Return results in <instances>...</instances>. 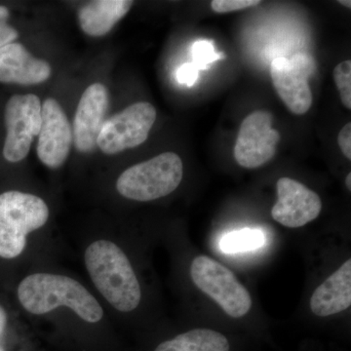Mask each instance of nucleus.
I'll return each mask as SVG.
<instances>
[{"instance_id": "obj_22", "label": "nucleus", "mask_w": 351, "mask_h": 351, "mask_svg": "<svg viewBox=\"0 0 351 351\" xmlns=\"http://www.w3.org/2000/svg\"><path fill=\"white\" fill-rule=\"evenodd\" d=\"M10 11L5 6L0 5V48L13 43L19 38V32L12 25H8Z\"/></svg>"}, {"instance_id": "obj_8", "label": "nucleus", "mask_w": 351, "mask_h": 351, "mask_svg": "<svg viewBox=\"0 0 351 351\" xmlns=\"http://www.w3.org/2000/svg\"><path fill=\"white\" fill-rule=\"evenodd\" d=\"M313 58L297 54L290 59L276 58L270 66V75L276 93L291 112L302 115L313 105L309 76L315 71Z\"/></svg>"}, {"instance_id": "obj_11", "label": "nucleus", "mask_w": 351, "mask_h": 351, "mask_svg": "<svg viewBox=\"0 0 351 351\" xmlns=\"http://www.w3.org/2000/svg\"><path fill=\"white\" fill-rule=\"evenodd\" d=\"M277 199L272 207L274 221L286 228H301L314 221L322 210V201L315 191L302 182L283 177L277 181Z\"/></svg>"}, {"instance_id": "obj_26", "label": "nucleus", "mask_w": 351, "mask_h": 351, "mask_svg": "<svg viewBox=\"0 0 351 351\" xmlns=\"http://www.w3.org/2000/svg\"><path fill=\"white\" fill-rule=\"evenodd\" d=\"M339 3L341 4V5L348 7V8H350L351 7V2L350 0H348V1H346V0H339Z\"/></svg>"}, {"instance_id": "obj_1", "label": "nucleus", "mask_w": 351, "mask_h": 351, "mask_svg": "<svg viewBox=\"0 0 351 351\" xmlns=\"http://www.w3.org/2000/svg\"><path fill=\"white\" fill-rule=\"evenodd\" d=\"M16 307L34 329L76 339L105 338L112 320L86 280L54 262L29 267L13 284Z\"/></svg>"}, {"instance_id": "obj_4", "label": "nucleus", "mask_w": 351, "mask_h": 351, "mask_svg": "<svg viewBox=\"0 0 351 351\" xmlns=\"http://www.w3.org/2000/svg\"><path fill=\"white\" fill-rule=\"evenodd\" d=\"M182 177L181 157L175 152H163L127 168L117 177L114 188L123 199L151 202L174 193L181 184Z\"/></svg>"}, {"instance_id": "obj_16", "label": "nucleus", "mask_w": 351, "mask_h": 351, "mask_svg": "<svg viewBox=\"0 0 351 351\" xmlns=\"http://www.w3.org/2000/svg\"><path fill=\"white\" fill-rule=\"evenodd\" d=\"M36 332L19 311L14 313L0 301V351H12L16 346L36 348Z\"/></svg>"}, {"instance_id": "obj_2", "label": "nucleus", "mask_w": 351, "mask_h": 351, "mask_svg": "<svg viewBox=\"0 0 351 351\" xmlns=\"http://www.w3.org/2000/svg\"><path fill=\"white\" fill-rule=\"evenodd\" d=\"M86 282L113 319H130L145 302V286L128 239L112 228L86 232L77 239Z\"/></svg>"}, {"instance_id": "obj_10", "label": "nucleus", "mask_w": 351, "mask_h": 351, "mask_svg": "<svg viewBox=\"0 0 351 351\" xmlns=\"http://www.w3.org/2000/svg\"><path fill=\"white\" fill-rule=\"evenodd\" d=\"M41 119L36 147L39 160L50 169H59L71 152L73 129L63 108L52 98L46 99L41 106Z\"/></svg>"}, {"instance_id": "obj_25", "label": "nucleus", "mask_w": 351, "mask_h": 351, "mask_svg": "<svg viewBox=\"0 0 351 351\" xmlns=\"http://www.w3.org/2000/svg\"><path fill=\"white\" fill-rule=\"evenodd\" d=\"M346 188L348 189V191H351V174H350V173H348V176H346Z\"/></svg>"}, {"instance_id": "obj_9", "label": "nucleus", "mask_w": 351, "mask_h": 351, "mask_svg": "<svg viewBox=\"0 0 351 351\" xmlns=\"http://www.w3.org/2000/svg\"><path fill=\"white\" fill-rule=\"evenodd\" d=\"M271 124V113L267 110H256L243 120L234 147L235 160L240 166L254 169L274 158L280 135Z\"/></svg>"}, {"instance_id": "obj_13", "label": "nucleus", "mask_w": 351, "mask_h": 351, "mask_svg": "<svg viewBox=\"0 0 351 351\" xmlns=\"http://www.w3.org/2000/svg\"><path fill=\"white\" fill-rule=\"evenodd\" d=\"M50 76V64L32 56L22 44L13 43L0 48V82L34 85Z\"/></svg>"}, {"instance_id": "obj_6", "label": "nucleus", "mask_w": 351, "mask_h": 351, "mask_svg": "<svg viewBox=\"0 0 351 351\" xmlns=\"http://www.w3.org/2000/svg\"><path fill=\"white\" fill-rule=\"evenodd\" d=\"M156 120V110L147 101L133 104L106 120L97 147L108 156H114L144 144Z\"/></svg>"}, {"instance_id": "obj_5", "label": "nucleus", "mask_w": 351, "mask_h": 351, "mask_svg": "<svg viewBox=\"0 0 351 351\" xmlns=\"http://www.w3.org/2000/svg\"><path fill=\"white\" fill-rule=\"evenodd\" d=\"M191 277L196 287L212 298L230 317H243L250 311V293L232 270L213 258L207 256L193 258Z\"/></svg>"}, {"instance_id": "obj_3", "label": "nucleus", "mask_w": 351, "mask_h": 351, "mask_svg": "<svg viewBox=\"0 0 351 351\" xmlns=\"http://www.w3.org/2000/svg\"><path fill=\"white\" fill-rule=\"evenodd\" d=\"M51 216L49 204L40 195L17 189L0 193V262L20 267V274L54 262L57 245L51 235Z\"/></svg>"}, {"instance_id": "obj_21", "label": "nucleus", "mask_w": 351, "mask_h": 351, "mask_svg": "<svg viewBox=\"0 0 351 351\" xmlns=\"http://www.w3.org/2000/svg\"><path fill=\"white\" fill-rule=\"evenodd\" d=\"M260 3L258 0H214L211 2V7L214 12L223 14L243 10Z\"/></svg>"}, {"instance_id": "obj_23", "label": "nucleus", "mask_w": 351, "mask_h": 351, "mask_svg": "<svg viewBox=\"0 0 351 351\" xmlns=\"http://www.w3.org/2000/svg\"><path fill=\"white\" fill-rule=\"evenodd\" d=\"M198 76H199V69L196 68L193 63H186L182 64L178 69L176 73L178 82L181 84L186 85L188 87L193 86L197 82Z\"/></svg>"}, {"instance_id": "obj_18", "label": "nucleus", "mask_w": 351, "mask_h": 351, "mask_svg": "<svg viewBox=\"0 0 351 351\" xmlns=\"http://www.w3.org/2000/svg\"><path fill=\"white\" fill-rule=\"evenodd\" d=\"M263 241H265V237L261 230L245 228L239 232L226 234L221 239L219 246L223 253L235 254L260 248Z\"/></svg>"}, {"instance_id": "obj_20", "label": "nucleus", "mask_w": 351, "mask_h": 351, "mask_svg": "<svg viewBox=\"0 0 351 351\" xmlns=\"http://www.w3.org/2000/svg\"><path fill=\"white\" fill-rule=\"evenodd\" d=\"M193 64L199 69H206L210 64L223 58V53L217 52L213 44L209 41H196L191 47Z\"/></svg>"}, {"instance_id": "obj_7", "label": "nucleus", "mask_w": 351, "mask_h": 351, "mask_svg": "<svg viewBox=\"0 0 351 351\" xmlns=\"http://www.w3.org/2000/svg\"><path fill=\"white\" fill-rule=\"evenodd\" d=\"M7 135L3 156L8 162L24 160L31 149L32 140L41 128V103L36 95H16L7 101L5 112Z\"/></svg>"}, {"instance_id": "obj_19", "label": "nucleus", "mask_w": 351, "mask_h": 351, "mask_svg": "<svg viewBox=\"0 0 351 351\" xmlns=\"http://www.w3.org/2000/svg\"><path fill=\"white\" fill-rule=\"evenodd\" d=\"M335 83L338 88L341 103L348 110L351 108V61L341 62L332 73Z\"/></svg>"}, {"instance_id": "obj_15", "label": "nucleus", "mask_w": 351, "mask_h": 351, "mask_svg": "<svg viewBox=\"0 0 351 351\" xmlns=\"http://www.w3.org/2000/svg\"><path fill=\"white\" fill-rule=\"evenodd\" d=\"M133 3L129 0H96L88 2L78 11L80 27L88 36H106L126 16Z\"/></svg>"}, {"instance_id": "obj_17", "label": "nucleus", "mask_w": 351, "mask_h": 351, "mask_svg": "<svg viewBox=\"0 0 351 351\" xmlns=\"http://www.w3.org/2000/svg\"><path fill=\"white\" fill-rule=\"evenodd\" d=\"M228 339L210 329H193L166 339L154 351H230Z\"/></svg>"}, {"instance_id": "obj_24", "label": "nucleus", "mask_w": 351, "mask_h": 351, "mask_svg": "<svg viewBox=\"0 0 351 351\" xmlns=\"http://www.w3.org/2000/svg\"><path fill=\"white\" fill-rule=\"evenodd\" d=\"M338 143L343 156L351 159V123L346 124L339 133Z\"/></svg>"}, {"instance_id": "obj_14", "label": "nucleus", "mask_w": 351, "mask_h": 351, "mask_svg": "<svg viewBox=\"0 0 351 351\" xmlns=\"http://www.w3.org/2000/svg\"><path fill=\"white\" fill-rule=\"evenodd\" d=\"M311 311L319 317L343 313L351 306V260L328 277L311 295Z\"/></svg>"}, {"instance_id": "obj_12", "label": "nucleus", "mask_w": 351, "mask_h": 351, "mask_svg": "<svg viewBox=\"0 0 351 351\" xmlns=\"http://www.w3.org/2000/svg\"><path fill=\"white\" fill-rule=\"evenodd\" d=\"M110 97L105 85L94 83L85 90L73 120V138L75 149L82 154L92 152L105 123Z\"/></svg>"}]
</instances>
